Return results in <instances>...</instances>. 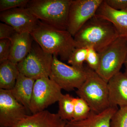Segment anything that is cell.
<instances>
[{
  "mask_svg": "<svg viewBox=\"0 0 127 127\" xmlns=\"http://www.w3.org/2000/svg\"><path fill=\"white\" fill-rule=\"evenodd\" d=\"M34 41L46 52L67 61L76 47L73 37L67 30H62L39 21L31 33Z\"/></svg>",
  "mask_w": 127,
  "mask_h": 127,
  "instance_id": "obj_1",
  "label": "cell"
},
{
  "mask_svg": "<svg viewBox=\"0 0 127 127\" xmlns=\"http://www.w3.org/2000/svg\"><path fill=\"white\" fill-rule=\"evenodd\" d=\"M119 36L111 22L95 15L83 26L73 38L76 47H91L98 52Z\"/></svg>",
  "mask_w": 127,
  "mask_h": 127,
  "instance_id": "obj_2",
  "label": "cell"
},
{
  "mask_svg": "<svg viewBox=\"0 0 127 127\" xmlns=\"http://www.w3.org/2000/svg\"><path fill=\"white\" fill-rule=\"evenodd\" d=\"M72 0H30L26 7L38 20L57 28L67 30Z\"/></svg>",
  "mask_w": 127,
  "mask_h": 127,
  "instance_id": "obj_3",
  "label": "cell"
},
{
  "mask_svg": "<svg viewBox=\"0 0 127 127\" xmlns=\"http://www.w3.org/2000/svg\"><path fill=\"white\" fill-rule=\"evenodd\" d=\"M84 67L86 78L76 93L87 102L92 111L100 113L111 107L108 82L88 66Z\"/></svg>",
  "mask_w": 127,
  "mask_h": 127,
  "instance_id": "obj_4",
  "label": "cell"
},
{
  "mask_svg": "<svg viewBox=\"0 0 127 127\" xmlns=\"http://www.w3.org/2000/svg\"><path fill=\"white\" fill-rule=\"evenodd\" d=\"M127 52V39L119 36L98 52L99 67L96 72L106 81L117 73L124 64Z\"/></svg>",
  "mask_w": 127,
  "mask_h": 127,
  "instance_id": "obj_5",
  "label": "cell"
},
{
  "mask_svg": "<svg viewBox=\"0 0 127 127\" xmlns=\"http://www.w3.org/2000/svg\"><path fill=\"white\" fill-rule=\"evenodd\" d=\"M53 59V55L46 52L34 41L30 52L17 66L20 73L35 80L49 77Z\"/></svg>",
  "mask_w": 127,
  "mask_h": 127,
  "instance_id": "obj_6",
  "label": "cell"
},
{
  "mask_svg": "<svg viewBox=\"0 0 127 127\" xmlns=\"http://www.w3.org/2000/svg\"><path fill=\"white\" fill-rule=\"evenodd\" d=\"M62 89L49 77L37 79L34 83L30 111L32 114L45 110L58 102L62 95Z\"/></svg>",
  "mask_w": 127,
  "mask_h": 127,
  "instance_id": "obj_7",
  "label": "cell"
},
{
  "mask_svg": "<svg viewBox=\"0 0 127 127\" xmlns=\"http://www.w3.org/2000/svg\"><path fill=\"white\" fill-rule=\"evenodd\" d=\"M53 56L51 72L50 78L67 91L78 89L86 78L85 67L79 69L61 61L56 56Z\"/></svg>",
  "mask_w": 127,
  "mask_h": 127,
  "instance_id": "obj_8",
  "label": "cell"
},
{
  "mask_svg": "<svg viewBox=\"0 0 127 127\" xmlns=\"http://www.w3.org/2000/svg\"><path fill=\"white\" fill-rule=\"evenodd\" d=\"M103 0H72L68 13L67 31L73 36L95 16Z\"/></svg>",
  "mask_w": 127,
  "mask_h": 127,
  "instance_id": "obj_9",
  "label": "cell"
},
{
  "mask_svg": "<svg viewBox=\"0 0 127 127\" xmlns=\"http://www.w3.org/2000/svg\"><path fill=\"white\" fill-rule=\"evenodd\" d=\"M27 112L11 90L0 89V127H16L27 116Z\"/></svg>",
  "mask_w": 127,
  "mask_h": 127,
  "instance_id": "obj_10",
  "label": "cell"
},
{
  "mask_svg": "<svg viewBox=\"0 0 127 127\" xmlns=\"http://www.w3.org/2000/svg\"><path fill=\"white\" fill-rule=\"evenodd\" d=\"M0 20L20 33H31L39 22L26 7H17L0 12Z\"/></svg>",
  "mask_w": 127,
  "mask_h": 127,
  "instance_id": "obj_11",
  "label": "cell"
},
{
  "mask_svg": "<svg viewBox=\"0 0 127 127\" xmlns=\"http://www.w3.org/2000/svg\"><path fill=\"white\" fill-rule=\"evenodd\" d=\"M95 15L111 22L117 31L119 36L127 39V9L115 10L103 0Z\"/></svg>",
  "mask_w": 127,
  "mask_h": 127,
  "instance_id": "obj_12",
  "label": "cell"
},
{
  "mask_svg": "<svg viewBox=\"0 0 127 127\" xmlns=\"http://www.w3.org/2000/svg\"><path fill=\"white\" fill-rule=\"evenodd\" d=\"M111 106L127 107V76L120 72L108 82Z\"/></svg>",
  "mask_w": 127,
  "mask_h": 127,
  "instance_id": "obj_13",
  "label": "cell"
},
{
  "mask_svg": "<svg viewBox=\"0 0 127 127\" xmlns=\"http://www.w3.org/2000/svg\"><path fill=\"white\" fill-rule=\"evenodd\" d=\"M67 121L47 110L28 115L16 127H65Z\"/></svg>",
  "mask_w": 127,
  "mask_h": 127,
  "instance_id": "obj_14",
  "label": "cell"
},
{
  "mask_svg": "<svg viewBox=\"0 0 127 127\" xmlns=\"http://www.w3.org/2000/svg\"><path fill=\"white\" fill-rule=\"evenodd\" d=\"M118 109V107L111 106L100 113L92 111L85 119L67 121L65 127H110L111 119Z\"/></svg>",
  "mask_w": 127,
  "mask_h": 127,
  "instance_id": "obj_15",
  "label": "cell"
},
{
  "mask_svg": "<svg viewBox=\"0 0 127 127\" xmlns=\"http://www.w3.org/2000/svg\"><path fill=\"white\" fill-rule=\"evenodd\" d=\"M11 41V52L9 60L17 65L30 52L34 40L30 32H17Z\"/></svg>",
  "mask_w": 127,
  "mask_h": 127,
  "instance_id": "obj_16",
  "label": "cell"
},
{
  "mask_svg": "<svg viewBox=\"0 0 127 127\" xmlns=\"http://www.w3.org/2000/svg\"><path fill=\"white\" fill-rule=\"evenodd\" d=\"M36 80L20 73L16 84L11 90L13 96L30 111L34 83Z\"/></svg>",
  "mask_w": 127,
  "mask_h": 127,
  "instance_id": "obj_17",
  "label": "cell"
},
{
  "mask_svg": "<svg viewBox=\"0 0 127 127\" xmlns=\"http://www.w3.org/2000/svg\"><path fill=\"white\" fill-rule=\"evenodd\" d=\"M20 73L17 65L10 60L0 63V89L12 90Z\"/></svg>",
  "mask_w": 127,
  "mask_h": 127,
  "instance_id": "obj_18",
  "label": "cell"
},
{
  "mask_svg": "<svg viewBox=\"0 0 127 127\" xmlns=\"http://www.w3.org/2000/svg\"><path fill=\"white\" fill-rule=\"evenodd\" d=\"M75 98L68 94H63L60 98L58 102L59 110L57 114L63 120H72Z\"/></svg>",
  "mask_w": 127,
  "mask_h": 127,
  "instance_id": "obj_19",
  "label": "cell"
},
{
  "mask_svg": "<svg viewBox=\"0 0 127 127\" xmlns=\"http://www.w3.org/2000/svg\"><path fill=\"white\" fill-rule=\"evenodd\" d=\"M92 110L87 102L81 98H75L74 112L72 120L78 121L87 118L90 115Z\"/></svg>",
  "mask_w": 127,
  "mask_h": 127,
  "instance_id": "obj_20",
  "label": "cell"
},
{
  "mask_svg": "<svg viewBox=\"0 0 127 127\" xmlns=\"http://www.w3.org/2000/svg\"><path fill=\"white\" fill-rule=\"evenodd\" d=\"M87 51V48H75L70 55L67 63L76 68L83 69L84 68L83 64L86 61Z\"/></svg>",
  "mask_w": 127,
  "mask_h": 127,
  "instance_id": "obj_21",
  "label": "cell"
},
{
  "mask_svg": "<svg viewBox=\"0 0 127 127\" xmlns=\"http://www.w3.org/2000/svg\"><path fill=\"white\" fill-rule=\"evenodd\" d=\"M110 127H127V107L118 108L111 119Z\"/></svg>",
  "mask_w": 127,
  "mask_h": 127,
  "instance_id": "obj_22",
  "label": "cell"
},
{
  "mask_svg": "<svg viewBox=\"0 0 127 127\" xmlns=\"http://www.w3.org/2000/svg\"><path fill=\"white\" fill-rule=\"evenodd\" d=\"M86 62L88 66L92 70L96 72L100 63V57L99 53L93 47L87 48Z\"/></svg>",
  "mask_w": 127,
  "mask_h": 127,
  "instance_id": "obj_23",
  "label": "cell"
},
{
  "mask_svg": "<svg viewBox=\"0 0 127 127\" xmlns=\"http://www.w3.org/2000/svg\"><path fill=\"white\" fill-rule=\"evenodd\" d=\"M30 0H0V12L17 7L26 6Z\"/></svg>",
  "mask_w": 127,
  "mask_h": 127,
  "instance_id": "obj_24",
  "label": "cell"
},
{
  "mask_svg": "<svg viewBox=\"0 0 127 127\" xmlns=\"http://www.w3.org/2000/svg\"><path fill=\"white\" fill-rule=\"evenodd\" d=\"M11 43L7 39L0 40V63L9 60L11 52Z\"/></svg>",
  "mask_w": 127,
  "mask_h": 127,
  "instance_id": "obj_25",
  "label": "cell"
},
{
  "mask_svg": "<svg viewBox=\"0 0 127 127\" xmlns=\"http://www.w3.org/2000/svg\"><path fill=\"white\" fill-rule=\"evenodd\" d=\"M17 32L11 26L2 22L0 23V40L7 39L11 41Z\"/></svg>",
  "mask_w": 127,
  "mask_h": 127,
  "instance_id": "obj_26",
  "label": "cell"
},
{
  "mask_svg": "<svg viewBox=\"0 0 127 127\" xmlns=\"http://www.w3.org/2000/svg\"><path fill=\"white\" fill-rule=\"evenodd\" d=\"M111 8L118 10L127 9V0H104Z\"/></svg>",
  "mask_w": 127,
  "mask_h": 127,
  "instance_id": "obj_27",
  "label": "cell"
},
{
  "mask_svg": "<svg viewBox=\"0 0 127 127\" xmlns=\"http://www.w3.org/2000/svg\"><path fill=\"white\" fill-rule=\"evenodd\" d=\"M124 64L125 66V72H124V73L127 76V52L125 62H124Z\"/></svg>",
  "mask_w": 127,
  "mask_h": 127,
  "instance_id": "obj_28",
  "label": "cell"
},
{
  "mask_svg": "<svg viewBox=\"0 0 127 127\" xmlns=\"http://www.w3.org/2000/svg\"></svg>",
  "mask_w": 127,
  "mask_h": 127,
  "instance_id": "obj_29",
  "label": "cell"
}]
</instances>
